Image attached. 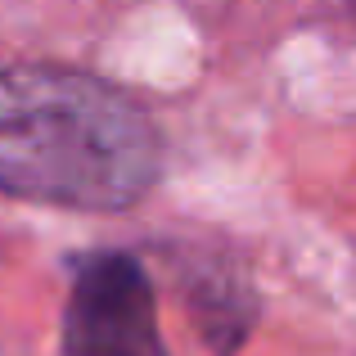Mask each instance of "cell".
I'll list each match as a JSON object with an SVG mask.
<instances>
[{"mask_svg":"<svg viewBox=\"0 0 356 356\" xmlns=\"http://www.w3.org/2000/svg\"><path fill=\"white\" fill-rule=\"evenodd\" d=\"M63 356H167L149 275L127 252L77 266L63 307Z\"/></svg>","mask_w":356,"mask_h":356,"instance_id":"cell-2","label":"cell"},{"mask_svg":"<svg viewBox=\"0 0 356 356\" xmlns=\"http://www.w3.org/2000/svg\"><path fill=\"white\" fill-rule=\"evenodd\" d=\"M163 172L149 113L77 68H0V194L77 212H122Z\"/></svg>","mask_w":356,"mask_h":356,"instance_id":"cell-1","label":"cell"}]
</instances>
